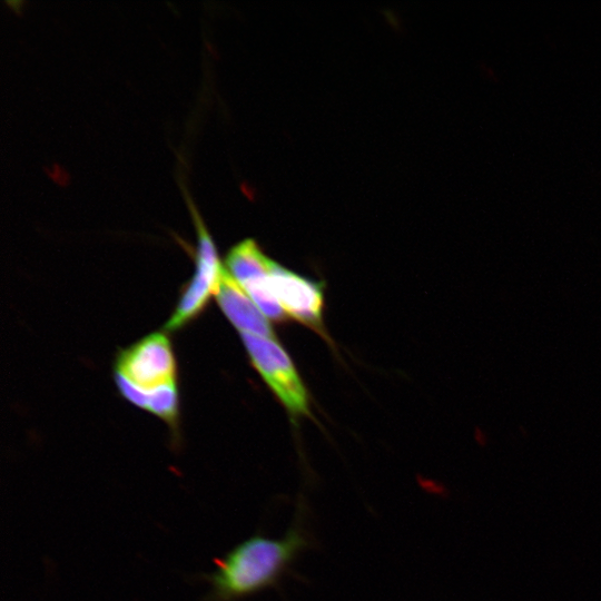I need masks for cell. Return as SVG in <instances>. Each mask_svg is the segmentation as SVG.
Wrapping results in <instances>:
<instances>
[{
    "label": "cell",
    "mask_w": 601,
    "mask_h": 601,
    "mask_svg": "<svg viewBox=\"0 0 601 601\" xmlns=\"http://www.w3.org/2000/svg\"><path fill=\"white\" fill-rule=\"evenodd\" d=\"M306 504L299 500L293 523L280 538L256 532L201 574L209 590L204 601H243L268 589H277L293 574V565L315 541L307 526Z\"/></svg>",
    "instance_id": "1"
},
{
    "label": "cell",
    "mask_w": 601,
    "mask_h": 601,
    "mask_svg": "<svg viewBox=\"0 0 601 601\" xmlns=\"http://www.w3.org/2000/svg\"><path fill=\"white\" fill-rule=\"evenodd\" d=\"M250 361L293 415L309 414L308 397L289 356L273 338L242 333Z\"/></svg>",
    "instance_id": "2"
},
{
    "label": "cell",
    "mask_w": 601,
    "mask_h": 601,
    "mask_svg": "<svg viewBox=\"0 0 601 601\" xmlns=\"http://www.w3.org/2000/svg\"><path fill=\"white\" fill-rule=\"evenodd\" d=\"M197 228L196 270L180 295L177 307L167 322L166 331H177L196 318L206 307L211 295H216L224 270L211 237L206 230L197 210L189 203Z\"/></svg>",
    "instance_id": "3"
},
{
    "label": "cell",
    "mask_w": 601,
    "mask_h": 601,
    "mask_svg": "<svg viewBox=\"0 0 601 601\" xmlns=\"http://www.w3.org/2000/svg\"><path fill=\"white\" fill-rule=\"evenodd\" d=\"M116 372L144 390L176 382V359L169 338L152 333L124 349L117 357Z\"/></svg>",
    "instance_id": "4"
},
{
    "label": "cell",
    "mask_w": 601,
    "mask_h": 601,
    "mask_svg": "<svg viewBox=\"0 0 601 601\" xmlns=\"http://www.w3.org/2000/svg\"><path fill=\"white\" fill-rule=\"evenodd\" d=\"M269 279L285 313L311 326H319L323 292L318 283L299 276L276 263L272 268Z\"/></svg>",
    "instance_id": "5"
},
{
    "label": "cell",
    "mask_w": 601,
    "mask_h": 601,
    "mask_svg": "<svg viewBox=\"0 0 601 601\" xmlns=\"http://www.w3.org/2000/svg\"><path fill=\"white\" fill-rule=\"evenodd\" d=\"M216 298L224 314L242 333L274 337L267 317L225 268L219 279Z\"/></svg>",
    "instance_id": "6"
},
{
    "label": "cell",
    "mask_w": 601,
    "mask_h": 601,
    "mask_svg": "<svg viewBox=\"0 0 601 601\" xmlns=\"http://www.w3.org/2000/svg\"><path fill=\"white\" fill-rule=\"evenodd\" d=\"M274 264L253 239L238 243L226 257L227 272L240 287L268 277Z\"/></svg>",
    "instance_id": "7"
},
{
    "label": "cell",
    "mask_w": 601,
    "mask_h": 601,
    "mask_svg": "<svg viewBox=\"0 0 601 601\" xmlns=\"http://www.w3.org/2000/svg\"><path fill=\"white\" fill-rule=\"evenodd\" d=\"M146 410L162 418L176 432L179 410L176 382L149 390Z\"/></svg>",
    "instance_id": "8"
},
{
    "label": "cell",
    "mask_w": 601,
    "mask_h": 601,
    "mask_svg": "<svg viewBox=\"0 0 601 601\" xmlns=\"http://www.w3.org/2000/svg\"><path fill=\"white\" fill-rule=\"evenodd\" d=\"M116 383L126 400L141 408H147L149 391L139 387L118 372H116Z\"/></svg>",
    "instance_id": "9"
}]
</instances>
